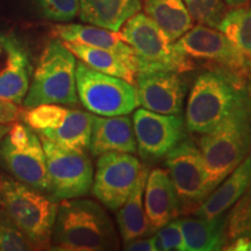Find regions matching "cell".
<instances>
[{"label": "cell", "mask_w": 251, "mask_h": 251, "mask_svg": "<svg viewBox=\"0 0 251 251\" xmlns=\"http://www.w3.org/2000/svg\"><path fill=\"white\" fill-rule=\"evenodd\" d=\"M52 250H118L114 226L98 203L85 199L62 200L51 235Z\"/></svg>", "instance_id": "obj_1"}, {"label": "cell", "mask_w": 251, "mask_h": 251, "mask_svg": "<svg viewBox=\"0 0 251 251\" xmlns=\"http://www.w3.org/2000/svg\"><path fill=\"white\" fill-rule=\"evenodd\" d=\"M198 147L213 192L251 151L250 100L234 109L214 129L201 134Z\"/></svg>", "instance_id": "obj_2"}, {"label": "cell", "mask_w": 251, "mask_h": 251, "mask_svg": "<svg viewBox=\"0 0 251 251\" xmlns=\"http://www.w3.org/2000/svg\"><path fill=\"white\" fill-rule=\"evenodd\" d=\"M246 84L219 71L199 75L188 96L185 127L196 134L214 129L248 100Z\"/></svg>", "instance_id": "obj_3"}, {"label": "cell", "mask_w": 251, "mask_h": 251, "mask_svg": "<svg viewBox=\"0 0 251 251\" xmlns=\"http://www.w3.org/2000/svg\"><path fill=\"white\" fill-rule=\"evenodd\" d=\"M0 207L34 247H49L58 205L15 178L0 177Z\"/></svg>", "instance_id": "obj_4"}, {"label": "cell", "mask_w": 251, "mask_h": 251, "mask_svg": "<svg viewBox=\"0 0 251 251\" xmlns=\"http://www.w3.org/2000/svg\"><path fill=\"white\" fill-rule=\"evenodd\" d=\"M77 58L59 39L47 43L24 99L26 109L43 103L76 105Z\"/></svg>", "instance_id": "obj_5"}, {"label": "cell", "mask_w": 251, "mask_h": 251, "mask_svg": "<svg viewBox=\"0 0 251 251\" xmlns=\"http://www.w3.org/2000/svg\"><path fill=\"white\" fill-rule=\"evenodd\" d=\"M126 42L134 50L137 71L193 70L194 63L181 55L175 42L144 13H136L126 21L121 30Z\"/></svg>", "instance_id": "obj_6"}, {"label": "cell", "mask_w": 251, "mask_h": 251, "mask_svg": "<svg viewBox=\"0 0 251 251\" xmlns=\"http://www.w3.org/2000/svg\"><path fill=\"white\" fill-rule=\"evenodd\" d=\"M181 55L206 63L211 70L222 72L246 84L251 59L235 47L218 28L197 25L175 41Z\"/></svg>", "instance_id": "obj_7"}, {"label": "cell", "mask_w": 251, "mask_h": 251, "mask_svg": "<svg viewBox=\"0 0 251 251\" xmlns=\"http://www.w3.org/2000/svg\"><path fill=\"white\" fill-rule=\"evenodd\" d=\"M76 85L78 99L96 115H128L140 107L139 93L134 84L94 70L80 61L76 67Z\"/></svg>", "instance_id": "obj_8"}, {"label": "cell", "mask_w": 251, "mask_h": 251, "mask_svg": "<svg viewBox=\"0 0 251 251\" xmlns=\"http://www.w3.org/2000/svg\"><path fill=\"white\" fill-rule=\"evenodd\" d=\"M0 161L15 179L49 193L45 149L39 135L28 125L14 122L9 127L0 141Z\"/></svg>", "instance_id": "obj_9"}, {"label": "cell", "mask_w": 251, "mask_h": 251, "mask_svg": "<svg viewBox=\"0 0 251 251\" xmlns=\"http://www.w3.org/2000/svg\"><path fill=\"white\" fill-rule=\"evenodd\" d=\"M45 149L50 190L54 200L80 198L93 183V165L85 150L61 146L40 137Z\"/></svg>", "instance_id": "obj_10"}, {"label": "cell", "mask_w": 251, "mask_h": 251, "mask_svg": "<svg viewBox=\"0 0 251 251\" xmlns=\"http://www.w3.org/2000/svg\"><path fill=\"white\" fill-rule=\"evenodd\" d=\"M25 124L40 137L74 149L89 148L93 115L58 103H43L24 113Z\"/></svg>", "instance_id": "obj_11"}, {"label": "cell", "mask_w": 251, "mask_h": 251, "mask_svg": "<svg viewBox=\"0 0 251 251\" xmlns=\"http://www.w3.org/2000/svg\"><path fill=\"white\" fill-rule=\"evenodd\" d=\"M164 158L181 212H194L212 193L199 147L193 140L184 139Z\"/></svg>", "instance_id": "obj_12"}, {"label": "cell", "mask_w": 251, "mask_h": 251, "mask_svg": "<svg viewBox=\"0 0 251 251\" xmlns=\"http://www.w3.org/2000/svg\"><path fill=\"white\" fill-rule=\"evenodd\" d=\"M142 166L131 153H102L93 176V196L108 209L117 212L130 194Z\"/></svg>", "instance_id": "obj_13"}, {"label": "cell", "mask_w": 251, "mask_h": 251, "mask_svg": "<svg viewBox=\"0 0 251 251\" xmlns=\"http://www.w3.org/2000/svg\"><path fill=\"white\" fill-rule=\"evenodd\" d=\"M133 128L137 151L147 163L159 161L185 139V121L181 115L161 114L139 108L133 114Z\"/></svg>", "instance_id": "obj_14"}, {"label": "cell", "mask_w": 251, "mask_h": 251, "mask_svg": "<svg viewBox=\"0 0 251 251\" xmlns=\"http://www.w3.org/2000/svg\"><path fill=\"white\" fill-rule=\"evenodd\" d=\"M183 74L176 71H137L135 87L140 106L161 114L180 115L187 91Z\"/></svg>", "instance_id": "obj_15"}, {"label": "cell", "mask_w": 251, "mask_h": 251, "mask_svg": "<svg viewBox=\"0 0 251 251\" xmlns=\"http://www.w3.org/2000/svg\"><path fill=\"white\" fill-rule=\"evenodd\" d=\"M30 75L29 52L24 43L13 34L0 33V98L23 102Z\"/></svg>", "instance_id": "obj_16"}, {"label": "cell", "mask_w": 251, "mask_h": 251, "mask_svg": "<svg viewBox=\"0 0 251 251\" xmlns=\"http://www.w3.org/2000/svg\"><path fill=\"white\" fill-rule=\"evenodd\" d=\"M143 202L151 234L179 216L180 200L170 176L164 169L149 170L144 186Z\"/></svg>", "instance_id": "obj_17"}, {"label": "cell", "mask_w": 251, "mask_h": 251, "mask_svg": "<svg viewBox=\"0 0 251 251\" xmlns=\"http://www.w3.org/2000/svg\"><path fill=\"white\" fill-rule=\"evenodd\" d=\"M89 149L93 156L98 157L106 152H136V140L130 118L127 115H93Z\"/></svg>", "instance_id": "obj_18"}, {"label": "cell", "mask_w": 251, "mask_h": 251, "mask_svg": "<svg viewBox=\"0 0 251 251\" xmlns=\"http://www.w3.org/2000/svg\"><path fill=\"white\" fill-rule=\"evenodd\" d=\"M250 185L251 151L193 212L194 215L214 219L226 214L243 196Z\"/></svg>", "instance_id": "obj_19"}, {"label": "cell", "mask_w": 251, "mask_h": 251, "mask_svg": "<svg viewBox=\"0 0 251 251\" xmlns=\"http://www.w3.org/2000/svg\"><path fill=\"white\" fill-rule=\"evenodd\" d=\"M51 34L56 39L64 42L79 43V45L118 52L136 64L134 50L126 42L121 31H114L93 25L61 24L52 26Z\"/></svg>", "instance_id": "obj_20"}, {"label": "cell", "mask_w": 251, "mask_h": 251, "mask_svg": "<svg viewBox=\"0 0 251 251\" xmlns=\"http://www.w3.org/2000/svg\"><path fill=\"white\" fill-rule=\"evenodd\" d=\"M186 251H215L227 244V213L214 219L186 216L177 219Z\"/></svg>", "instance_id": "obj_21"}, {"label": "cell", "mask_w": 251, "mask_h": 251, "mask_svg": "<svg viewBox=\"0 0 251 251\" xmlns=\"http://www.w3.org/2000/svg\"><path fill=\"white\" fill-rule=\"evenodd\" d=\"M141 8V0H79L78 14L83 23L120 31Z\"/></svg>", "instance_id": "obj_22"}, {"label": "cell", "mask_w": 251, "mask_h": 251, "mask_svg": "<svg viewBox=\"0 0 251 251\" xmlns=\"http://www.w3.org/2000/svg\"><path fill=\"white\" fill-rule=\"evenodd\" d=\"M149 166L143 165L137 179L124 205L118 209L117 222L124 243L151 235L144 212V186L149 174Z\"/></svg>", "instance_id": "obj_23"}, {"label": "cell", "mask_w": 251, "mask_h": 251, "mask_svg": "<svg viewBox=\"0 0 251 251\" xmlns=\"http://www.w3.org/2000/svg\"><path fill=\"white\" fill-rule=\"evenodd\" d=\"M65 47L76 56V58L86 64L87 67L102 74L122 78L128 83L134 84L137 74V67L134 62L129 61L118 52L107 49L94 48L79 45V43L64 42Z\"/></svg>", "instance_id": "obj_24"}, {"label": "cell", "mask_w": 251, "mask_h": 251, "mask_svg": "<svg viewBox=\"0 0 251 251\" xmlns=\"http://www.w3.org/2000/svg\"><path fill=\"white\" fill-rule=\"evenodd\" d=\"M144 14L164 31L172 42L193 27L194 19L183 0H142Z\"/></svg>", "instance_id": "obj_25"}, {"label": "cell", "mask_w": 251, "mask_h": 251, "mask_svg": "<svg viewBox=\"0 0 251 251\" xmlns=\"http://www.w3.org/2000/svg\"><path fill=\"white\" fill-rule=\"evenodd\" d=\"M218 29L251 59V6H237L226 12Z\"/></svg>", "instance_id": "obj_26"}, {"label": "cell", "mask_w": 251, "mask_h": 251, "mask_svg": "<svg viewBox=\"0 0 251 251\" xmlns=\"http://www.w3.org/2000/svg\"><path fill=\"white\" fill-rule=\"evenodd\" d=\"M251 237V185L227 214V241Z\"/></svg>", "instance_id": "obj_27"}, {"label": "cell", "mask_w": 251, "mask_h": 251, "mask_svg": "<svg viewBox=\"0 0 251 251\" xmlns=\"http://www.w3.org/2000/svg\"><path fill=\"white\" fill-rule=\"evenodd\" d=\"M194 20L205 26L218 28L226 14L224 0H183Z\"/></svg>", "instance_id": "obj_28"}, {"label": "cell", "mask_w": 251, "mask_h": 251, "mask_svg": "<svg viewBox=\"0 0 251 251\" xmlns=\"http://www.w3.org/2000/svg\"><path fill=\"white\" fill-rule=\"evenodd\" d=\"M33 247L26 235L4 212H0V251H26Z\"/></svg>", "instance_id": "obj_29"}, {"label": "cell", "mask_w": 251, "mask_h": 251, "mask_svg": "<svg viewBox=\"0 0 251 251\" xmlns=\"http://www.w3.org/2000/svg\"><path fill=\"white\" fill-rule=\"evenodd\" d=\"M41 14L56 23H68L79 13V0H35Z\"/></svg>", "instance_id": "obj_30"}, {"label": "cell", "mask_w": 251, "mask_h": 251, "mask_svg": "<svg viewBox=\"0 0 251 251\" xmlns=\"http://www.w3.org/2000/svg\"><path fill=\"white\" fill-rule=\"evenodd\" d=\"M156 233L162 237L165 251H186L183 230H181L177 219L169 222L164 227L157 230Z\"/></svg>", "instance_id": "obj_31"}, {"label": "cell", "mask_w": 251, "mask_h": 251, "mask_svg": "<svg viewBox=\"0 0 251 251\" xmlns=\"http://www.w3.org/2000/svg\"><path fill=\"white\" fill-rule=\"evenodd\" d=\"M20 114L18 103L0 98V125L13 124L20 118Z\"/></svg>", "instance_id": "obj_32"}, {"label": "cell", "mask_w": 251, "mask_h": 251, "mask_svg": "<svg viewBox=\"0 0 251 251\" xmlns=\"http://www.w3.org/2000/svg\"><path fill=\"white\" fill-rule=\"evenodd\" d=\"M124 250L127 251H155L152 238H135L133 241L124 243Z\"/></svg>", "instance_id": "obj_33"}, {"label": "cell", "mask_w": 251, "mask_h": 251, "mask_svg": "<svg viewBox=\"0 0 251 251\" xmlns=\"http://www.w3.org/2000/svg\"><path fill=\"white\" fill-rule=\"evenodd\" d=\"M224 249L230 251H251V237H240L230 241L228 244H226Z\"/></svg>", "instance_id": "obj_34"}, {"label": "cell", "mask_w": 251, "mask_h": 251, "mask_svg": "<svg viewBox=\"0 0 251 251\" xmlns=\"http://www.w3.org/2000/svg\"><path fill=\"white\" fill-rule=\"evenodd\" d=\"M152 238V244H153V249L155 251H165V247H164V242H163L162 237L159 236L158 234H155Z\"/></svg>", "instance_id": "obj_35"}, {"label": "cell", "mask_w": 251, "mask_h": 251, "mask_svg": "<svg viewBox=\"0 0 251 251\" xmlns=\"http://www.w3.org/2000/svg\"><path fill=\"white\" fill-rule=\"evenodd\" d=\"M226 5L229 6V7H237V6L246 5L250 0H224Z\"/></svg>", "instance_id": "obj_36"}, {"label": "cell", "mask_w": 251, "mask_h": 251, "mask_svg": "<svg viewBox=\"0 0 251 251\" xmlns=\"http://www.w3.org/2000/svg\"><path fill=\"white\" fill-rule=\"evenodd\" d=\"M244 87H246V92H247L248 99H249L250 102H251V71H250V74L248 75L247 80H246V85H244Z\"/></svg>", "instance_id": "obj_37"}, {"label": "cell", "mask_w": 251, "mask_h": 251, "mask_svg": "<svg viewBox=\"0 0 251 251\" xmlns=\"http://www.w3.org/2000/svg\"><path fill=\"white\" fill-rule=\"evenodd\" d=\"M9 124H5V125H0V141L2 140V137L5 136L6 133H7L8 129H9Z\"/></svg>", "instance_id": "obj_38"}]
</instances>
